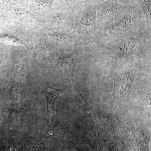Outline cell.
Segmentation results:
<instances>
[{"label":"cell","instance_id":"1","mask_svg":"<svg viewBox=\"0 0 151 151\" xmlns=\"http://www.w3.org/2000/svg\"><path fill=\"white\" fill-rule=\"evenodd\" d=\"M62 91L59 89L47 86L42 94L45 97L46 101L47 116L50 122L55 119L57 100Z\"/></svg>","mask_w":151,"mask_h":151},{"label":"cell","instance_id":"2","mask_svg":"<svg viewBox=\"0 0 151 151\" xmlns=\"http://www.w3.org/2000/svg\"><path fill=\"white\" fill-rule=\"evenodd\" d=\"M44 135H46L47 137L57 136L67 139L78 138V136L73 134L67 126L60 123L56 119L51 122L50 129Z\"/></svg>","mask_w":151,"mask_h":151},{"label":"cell","instance_id":"3","mask_svg":"<svg viewBox=\"0 0 151 151\" xmlns=\"http://www.w3.org/2000/svg\"><path fill=\"white\" fill-rule=\"evenodd\" d=\"M129 74H125V78L124 76L116 78L115 80V95H113V97H116V101L119 103V100L121 101L122 94H124V98L127 94H129V90L132 86L133 80L132 78L130 77Z\"/></svg>","mask_w":151,"mask_h":151},{"label":"cell","instance_id":"4","mask_svg":"<svg viewBox=\"0 0 151 151\" xmlns=\"http://www.w3.org/2000/svg\"><path fill=\"white\" fill-rule=\"evenodd\" d=\"M147 18H150L151 0H137Z\"/></svg>","mask_w":151,"mask_h":151}]
</instances>
